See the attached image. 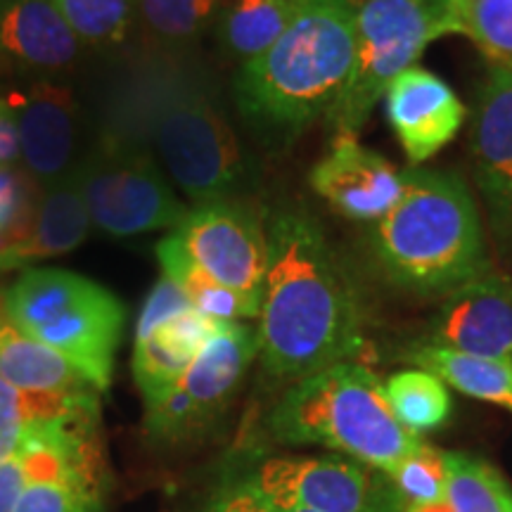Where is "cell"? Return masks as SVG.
<instances>
[{
    "label": "cell",
    "mask_w": 512,
    "mask_h": 512,
    "mask_svg": "<svg viewBox=\"0 0 512 512\" xmlns=\"http://www.w3.org/2000/svg\"><path fill=\"white\" fill-rule=\"evenodd\" d=\"M91 226L79 164L64 181L41 190L27 219L0 235V273L74 252L86 242Z\"/></svg>",
    "instance_id": "obj_17"
},
{
    "label": "cell",
    "mask_w": 512,
    "mask_h": 512,
    "mask_svg": "<svg viewBox=\"0 0 512 512\" xmlns=\"http://www.w3.org/2000/svg\"><path fill=\"white\" fill-rule=\"evenodd\" d=\"M256 358V328L216 320L207 344L174 387L145 403L147 439L159 446H181L204 437L235 401Z\"/></svg>",
    "instance_id": "obj_9"
},
{
    "label": "cell",
    "mask_w": 512,
    "mask_h": 512,
    "mask_svg": "<svg viewBox=\"0 0 512 512\" xmlns=\"http://www.w3.org/2000/svg\"><path fill=\"white\" fill-rule=\"evenodd\" d=\"M271 505V512H313L306 508H297V505H278V503H268Z\"/></svg>",
    "instance_id": "obj_36"
},
{
    "label": "cell",
    "mask_w": 512,
    "mask_h": 512,
    "mask_svg": "<svg viewBox=\"0 0 512 512\" xmlns=\"http://www.w3.org/2000/svg\"><path fill=\"white\" fill-rule=\"evenodd\" d=\"M81 181L91 223L112 238L174 230L190 211L150 147L112 128L83 155Z\"/></svg>",
    "instance_id": "obj_8"
},
{
    "label": "cell",
    "mask_w": 512,
    "mask_h": 512,
    "mask_svg": "<svg viewBox=\"0 0 512 512\" xmlns=\"http://www.w3.org/2000/svg\"><path fill=\"white\" fill-rule=\"evenodd\" d=\"M403 171L380 152L358 143L356 133H332L330 147L311 169L320 200L344 219L373 226L403 195Z\"/></svg>",
    "instance_id": "obj_14"
},
{
    "label": "cell",
    "mask_w": 512,
    "mask_h": 512,
    "mask_svg": "<svg viewBox=\"0 0 512 512\" xmlns=\"http://www.w3.org/2000/svg\"><path fill=\"white\" fill-rule=\"evenodd\" d=\"M252 477L268 503L313 512H403L392 477L347 456L268 458Z\"/></svg>",
    "instance_id": "obj_10"
},
{
    "label": "cell",
    "mask_w": 512,
    "mask_h": 512,
    "mask_svg": "<svg viewBox=\"0 0 512 512\" xmlns=\"http://www.w3.org/2000/svg\"><path fill=\"white\" fill-rule=\"evenodd\" d=\"M302 0H228L214 27L216 46L230 62L261 55L287 29Z\"/></svg>",
    "instance_id": "obj_23"
},
{
    "label": "cell",
    "mask_w": 512,
    "mask_h": 512,
    "mask_svg": "<svg viewBox=\"0 0 512 512\" xmlns=\"http://www.w3.org/2000/svg\"><path fill=\"white\" fill-rule=\"evenodd\" d=\"M5 304L29 337L60 354L100 394L110 389L126 323L117 294L64 268H27L5 287Z\"/></svg>",
    "instance_id": "obj_6"
},
{
    "label": "cell",
    "mask_w": 512,
    "mask_h": 512,
    "mask_svg": "<svg viewBox=\"0 0 512 512\" xmlns=\"http://www.w3.org/2000/svg\"><path fill=\"white\" fill-rule=\"evenodd\" d=\"M27 425V394L0 377V460L15 451Z\"/></svg>",
    "instance_id": "obj_32"
},
{
    "label": "cell",
    "mask_w": 512,
    "mask_h": 512,
    "mask_svg": "<svg viewBox=\"0 0 512 512\" xmlns=\"http://www.w3.org/2000/svg\"><path fill=\"white\" fill-rule=\"evenodd\" d=\"M384 399L394 418L415 437L444 427L453 413L448 387L422 368L399 370L384 382Z\"/></svg>",
    "instance_id": "obj_25"
},
{
    "label": "cell",
    "mask_w": 512,
    "mask_h": 512,
    "mask_svg": "<svg viewBox=\"0 0 512 512\" xmlns=\"http://www.w3.org/2000/svg\"><path fill=\"white\" fill-rule=\"evenodd\" d=\"M408 361L415 368L437 375L446 387L470 396V399L494 403L512 413V361L510 358H489L463 354L432 344H418L408 351Z\"/></svg>",
    "instance_id": "obj_21"
},
{
    "label": "cell",
    "mask_w": 512,
    "mask_h": 512,
    "mask_svg": "<svg viewBox=\"0 0 512 512\" xmlns=\"http://www.w3.org/2000/svg\"><path fill=\"white\" fill-rule=\"evenodd\" d=\"M157 259L162 266V275L171 278L181 287L188 302L202 316L211 320H226V323H242V320L259 318L261 306L249 302L230 287L216 283L209 273H204L195 261L185 254L174 235H166L157 242Z\"/></svg>",
    "instance_id": "obj_24"
},
{
    "label": "cell",
    "mask_w": 512,
    "mask_h": 512,
    "mask_svg": "<svg viewBox=\"0 0 512 512\" xmlns=\"http://www.w3.org/2000/svg\"><path fill=\"white\" fill-rule=\"evenodd\" d=\"M446 501L453 512H512V489L501 472L470 453H446Z\"/></svg>",
    "instance_id": "obj_27"
},
{
    "label": "cell",
    "mask_w": 512,
    "mask_h": 512,
    "mask_svg": "<svg viewBox=\"0 0 512 512\" xmlns=\"http://www.w3.org/2000/svg\"><path fill=\"white\" fill-rule=\"evenodd\" d=\"M105 128L140 140L195 207L240 200L256 164L230 121L226 100L192 53L147 50L128 67Z\"/></svg>",
    "instance_id": "obj_2"
},
{
    "label": "cell",
    "mask_w": 512,
    "mask_h": 512,
    "mask_svg": "<svg viewBox=\"0 0 512 512\" xmlns=\"http://www.w3.org/2000/svg\"><path fill=\"white\" fill-rule=\"evenodd\" d=\"M475 185L498 252L512 261V69L489 64L470 126Z\"/></svg>",
    "instance_id": "obj_13"
},
{
    "label": "cell",
    "mask_w": 512,
    "mask_h": 512,
    "mask_svg": "<svg viewBox=\"0 0 512 512\" xmlns=\"http://www.w3.org/2000/svg\"><path fill=\"white\" fill-rule=\"evenodd\" d=\"M29 479L27 451L17 444L10 456L0 460V512H15Z\"/></svg>",
    "instance_id": "obj_33"
},
{
    "label": "cell",
    "mask_w": 512,
    "mask_h": 512,
    "mask_svg": "<svg viewBox=\"0 0 512 512\" xmlns=\"http://www.w3.org/2000/svg\"><path fill=\"white\" fill-rule=\"evenodd\" d=\"M453 34L448 0H358L356 60L328 117L332 133H356L396 76L418 64L437 38Z\"/></svg>",
    "instance_id": "obj_7"
},
{
    "label": "cell",
    "mask_w": 512,
    "mask_h": 512,
    "mask_svg": "<svg viewBox=\"0 0 512 512\" xmlns=\"http://www.w3.org/2000/svg\"><path fill=\"white\" fill-rule=\"evenodd\" d=\"M453 34L470 38L489 64L512 69V0H448Z\"/></svg>",
    "instance_id": "obj_28"
},
{
    "label": "cell",
    "mask_w": 512,
    "mask_h": 512,
    "mask_svg": "<svg viewBox=\"0 0 512 512\" xmlns=\"http://www.w3.org/2000/svg\"><path fill=\"white\" fill-rule=\"evenodd\" d=\"M228 0H136V27L147 50L169 55L195 53L197 43L214 31Z\"/></svg>",
    "instance_id": "obj_22"
},
{
    "label": "cell",
    "mask_w": 512,
    "mask_h": 512,
    "mask_svg": "<svg viewBox=\"0 0 512 512\" xmlns=\"http://www.w3.org/2000/svg\"><path fill=\"white\" fill-rule=\"evenodd\" d=\"M268 273L259 313V363L290 384L356 361L366 349L363 309L337 249L306 209H278L266 223Z\"/></svg>",
    "instance_id": "obj_1"
},
{
    "label": "cell",
    "mask_w": 512,
    "mask_h": 512,
    "mask_svg": "<svg viewBox=\"0 0 512 512\" xmlns=\"http://www.w3.org/2000/svg\"><path fill=\"white\" fill-rule=\"evenodd\" d=\"M214 328L216 320L202 316L197 309H188L152 328L136 330L131 368L145 403L174 387L207 344Z\"/></svg>",
    "instance_id": "obj_19"
},
{
    "label": "cell",
    "mask_w": 512,
    "mask_h": 512,
    "mask_svg": "<svg viewBox=\"0 0 512 512\" xmlns=\"http://www.w3.org/2000/svg\"><path fill=\"white\" fill-rule=\"evenodd\" d=\"M266 425L278 444L323 446L387 475L425 444L394 418L384 384L358 361L335 363L285 387Z\"/></svg>",
    "instance_id": "obj_5"
},
{
    "label": "cell",
    "mask_w": 512,
    "mask_h": 512,
    "mask_svg": "<svg viewBox=\"0 0 512 512\" xmlns=\"http://www.w3.org/2000/svg\"><path fill=\"white\" fill-rule=\"evenodd\" d=\"M0 377L24 394L46 396H91L100 394L60 354L29 337L5 304V287H0Z\"/></svg>",
    "instance_id": "obj_20"
},
{
    "label": "cell",
    "mask_w": 512,
    "mask_h": 512,
    "mask_svg": "<svg viewBox=\"0 0 512 512\" xmlns=\"http://www.w3.org/2000/svg\"><path fill=\"white\" fill-rule=\"evenodd\" d=\"M403 512H453L451 505L444 498V501L439 503H430V505H415V508H406Z\"/></svg>",
    "instance_id": "obj_35"
},
{
    "label": "cell",
    "mask_w": 512,
    "mask_h": 512,
    "mask_svg": "<svg viewBox=\"0 0 512 512\" xmlns=\"http://www.w3.org/2000/svg\"><path fill=\"white\" fill-rule=\"evenodd\" d=\"M384 107L411 166L425 164L444 150L458 136L467 114L456 91L420 64L389 83Z\"/></svg>",
    "instance_id": "obj_16"
},
{
    "label": "cell",
    "mask_w": 512,
    "mask_h": 512,
    "mask_svg": "<svg viewBox=\"0 0 512 512\" xmlns=\"http://www.w3.org/2000/svg\"><path fill=\"white\" fill-rule=\"evenodd\" d=\"M171 235L216 283L261 306L268 273V230L259 211L242 200L202 204L190 209Z\"/></svg>",
    "instance_id": "obj_11"
},
{
    "label": "cell",
    "mask_w": 512,
    "mask_h": 512,
    "mask_svg": "<svg viewBox=\"0 0 512 512\" xmlns=\"http://www.w3.org/2000/svg\"><path fill=\"white\" fill-rule=\"evenodd\" d=\"M22 166V145H19L17 117L0 95V169H17Z\"/></svg>",
    "instance_id": "obj_34"
},
{
    "label": "cell",
    "mask_w": 512,
    "mask_h": 512,
    "mask_svg": "<svg viewBox=\"0 0 512 512\" xmlns=\"http://www.w3.org/2000/svg\"><path fill=\"white\" fill-rule=\"evenodd\" d=\"M197 512H271V505L256 489L252 472H249L242 477H230L216 486Z\"/></svg>",
    "instance_id": "obj_31"
},
{
    "label": "cell",
    "mask_w": 512,
    "mask_h": 512,
    "mask_svg": "<svg viewBox=\"0 0 512 512\" xmlns=\"http://www.w3.org/2000/svg\"><path fill=\"white\" fill-rule=\"evenodd\" d=\"M0 95L17 117L22 169L41 190L64 181L83 159V107L72 86L55 76L19 74Z\"/></svg>",
    "instance_id": "obj_12"
},
{
    "label": "cell",
    "mask_w": 512,
    "mask_h": 512,
    "mask_svg": "<svg viewBox=\"0 0 512 512\" xmlns=\"http://www.w3.org/2000/svg\"><path fill=\"white\" fill-rule=\"evenodd\" d=\"M38 197H41V188L31 181L22 166L0 169V235L27 219Z\"/></svg>",
    "instance_id": "obj_30"
},
{
    "label": "cell",
    "mask_w": 512,
    "mask_h": 512,
    "mask_svg": "<svg viewBox=\"0 0 512 512\" xmlns=\"http://www.w3.org/2000/svg\"><path fill=\"white\" fill-rule=\"evenodd\" d=\"M422 344L512 361V280L491 268L446 294Z\"/></svg>",
    "instance_id": "obj_15"
},
{
    "label": "cell",
    "mask_w": 512,
    "mask_h": 512,
    "mask_svg": "<svg viewBox=\"0 0 512 512\" xmlns=\"http://www.w3.org/2000/svg\"><path fill=\"white\" fill-rule=\"evenodd\" d=\"M403 195L368 228L366 249L382 283L413 297H441L489 273L479 207L463 176L408 166Z\"/></svg>",
    "instance_id": "obj_4"
},
{
    "label": "cell",
    "mask_w": 512,
    "mask_h": 512,
    "mask_svg": "<svg viewBox=\"0 0 512 512\" xmlns=\"http://www.w3.org/2000/svg\"><path fill=\"white\" fill-rule=\"evenodd\" d=\"M86 50L114 53L136 27V0H53Z\"/></svg>",
    "instance_id": "obj_26"
},
{
    "label": "cell",
    "mask_w": 512,
    "mask_h": 512,
    "mask_svg": "<svg viewBox=\"0 0 512 512\" xmlns=\"http://www.w3.org/2000/svg\"><path fill=\"white\" fill-rule=\"evenodd\" d=\"M389 477L399 491L403 510L444 501L448 489L446 453L422 444L413 456L389 472Z\"/></svg>",
    "instance_id": "obj_29"
},
{
    "label": "cell",
    "mask_w": 512,
    "mask_h": 512,
    "mask_svg": "<svg viewBox=\"0 0 512 512\" xmlns=\"http://www.w3.org/2000/svg\"><path fill=\"white\" fill-rule=\"evenodd\" d=\"M358 0H302L287 29L233 76L235 112L268 152L328 117L356 60Z\"/></svg>",
    "instance_id": "obj_3"
},
{
    "label": "cell",
    "mask_w": 512,
    "mask_h": 512,
    "mask_svg": "<svg viewBox=\"0 0 512 512\" xmlns=\"http://www.w3.org/2000/svg\"><path fill=\"white\" fill-rule=\"evenodd\" d=\"M86 53L53 0H0V62L17 74L60 79Z\"/></svg>",
    "instance_id": "obj_18"
}]
</instances>
